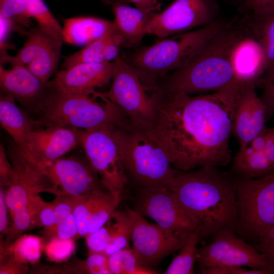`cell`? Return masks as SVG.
Instances as JSON below:
<instances>
[{
	"instance_id": "obj_1",
	"label": "cell",
	"mask_w": 274,
	"mask_h": 274,
	"mask_svg": "<svg viewBox=\"0 0 274 274\" xmlns=\"http://www.w3.org/2000/svg\"><path fill=\"white\" fill-rule=\"evenodd\" d=\"M239 86L196 95L164 94L155 125L148 132L175 169L217 168L230 163L229 140Z\"/></svg>"
},
{
	"instance_id": "obj_2",
	"label": "cell",
	"mask_w": 274,
	"mask_h": 274,
	"mask_svg": "<svg viewBox=\"0 0 274 274\" xmlns=\"http://www.w3.org/2000/svg\"><path fill=\"white\" fill-rule=\"evenodd\" d=\"M181 206L199 224L207 235L238 224L235 183L216 167L189 172L176 169L168 188Z\"/></svg>"
},
{
	"instance_id": "obj_3",
	"label": "cell",
	"mask_w": 274,
	"mask_h": 274,
	"mask_svg": "<svg viewBox=\"0 0 274 274\" xmlns=\"http://www.w3.org/2000/svg\"><path fill=\"white\" fill-rule=\"evenodd\" d=\"M242 26L229 24L185 66L159 79L164 94L214 92L239 84L231 62L233 45Z\"/></svg>"
},
{
	"instance_id": "obj_4",
	"label": "cell",
	"mask_w": 274,
	"mask_h": 274,
	"mask_svg": "<svg viewBox=\"0 0 274 274\" xmlns=\"http://www.w3.org/2000/svg\"><path fill=\"white\" fill-rule=\"evenodd\" d=\"M113 133L129 184L136 190L168 189L176 169L155 139L129 121L113 125Z\"/></svg>"
},
{
	"instance_id": "obj_5",
	"label": "cell",
	"mask_w": 274,
	"mask_h": 274,
	"mask_svg": "<svg viewBox=\"0 0 274 274\" xmlns=\"http://www.w3.org/2000/svg\"><path fill=\"white\" fill-rule=\"evenodd\" d=\"M36 109L41 123L88 129L128 121L122 111L96 90L66 92L50 88Z\"/></svg>"
},
{
	"instance_id": "obj_6",
	"label": "cell",
	"mask_w": 274,
	"mask_h": 274,
	"mask_svg": "<svg viewBox=\"0 0 274 274\" xmlns=\"http://www.w3.org/2000/svg\"><path fill=\"white\" fill-rule=\"evenodd\" d=\"M114 61L112 84L104 94L122 111L131 124L150 131L164 96L160 78L139 70L119 55Z\"/></svg>"
},
{
	"instance_id": "obj_7",
	"label": "cell",
	"mask_w": 274,
	"mask_h": 274,
	"mask_svg": "<svg viewBox=\"0 0 274 274\" xmlns=\"http://www.w3.org/2000/svg\"><path fill=\"white\" fill-rule=\"evenodd\" d=\"M228 24L218 19L209 25L161 38L136 51L129 63L144 73L161 78L187 65Z\"/></svg>"
},
{
	"instance_id": "obj_8",
	"label": "cell",
	"mask_w": 274,
	"mask_h": 274,
	"mask_svg": "<svg viewBox=\"0 0 274 274\" xmlns=\"http://www.w3.org/2000/svg\"><path fill=\"white\" fill-rule=\"evenodd\" d=\"M78 129L79 145L110 192H122L129 184L113 133V126Z\"/></svg>"
},
{
	"instance_id": "obj_9",
	"label": "cell",
	"mask_w": 274,
	"mask_h": 274,
	"mask_svg": "<svg viewBox=\"0 0 274 274\" xmlns=\"http://www.w3.org/2000/svg\"><path fill=\"white\" fill-rule=\"evenodd\" d=\"M235 183L238 224L259 237L274 226V171L265 176Z\"/></svg>"
},
{
	"instance_id": "obj_10",
	"label": "cell",
	"mask_w": 274,
	"mask_h": 274,
	"mask_svg": "<svg viewBox=\"0 0 274 274\" xmlns=\"http://www.w3.org/2000/svg\"><path fill=\"white\" fill-rule=\"evenodd\" d=\"M215 0H174L165 9L153 14L146 34L164 38L209 25L217 19Z\"/></svg>"
},
{
	"instance_id": "obj_11",
	"label": "cell",
	"mask_w": 274,
	"mask_h": 274,
	"mask_svg": "<svg viewBox=\"0 0 274 274\" xmlns=\"http://www.w3.org/2000/svg\"><path fill=\"white\" fill-rule=\"evenodd\" d=\"M134 210L142 216L150 218L161 227L187 237L195 231L207 236L198 222L181 206L166 188L137 190Z\"/></svg>"
},
{
	"instance_id": "obj_12",
	"label": "cell",
	"mask_w": 274,
	"mask_h": 274,
	"mask_svg": "<svg viewBox=\"0 0 274 274\" xmlns=\"http://www.w3.org/2000/svg\"><path fill=\"white\" fill-rule=\"evenodd\" d=\"M7 153L13 167L11 184L5 192L11 215L41 192L56 195L62 194L45 173L31 161L14 142L9 146Z\"/></svg>"
},
{
	"instance_id": "obj_13",
	"label": "cell",
	"mask_w": 274,
	"mask_h": 274,
	"mask_svg": "<svg viewBox=\"0 0 274 274\" xmlns=\"http://www.w3.org/2000/svg\"><path fill=\"white\" fill-rule=\"evenodd\" d=\"M215 234L210 243L197 250L196 261L200 270L214 265H225L248 266L270 271L265 256L237 237L232 229H223Z\"/></svg>"
},
{
	"instance_id": "obj_14",
	"label": "cell",
	"mask_w": 274,
	"mask_h": 274,
	"mask_svg": "<svg viewBox=\"0 0 274 274\" xmlns=\"http://www.w3.org/2000/svg\"><path fill=\"white\" fill-rule=\"evenodd\" d=\"M126 211L133 221L131 248L140 262L148 268L154 269L163 258L179 250L188 236H182L149 223L134 209L126 208Z\"/></svg>"
},
{
	"instance_id": "obj_15",
	"label": "cell",
	"mask_w": 274,
	"mask_h": 274,
	"mask_svg": "<svg viewBox=\"0 0 274 274\" xmlns=\"http://www.w3.org/2000/svg\"><path fill=\"white\" fill-rule=\"evenodd\" d=\"M40 167L62 194L79 196L107 190L88 160L61 157Z\"/></svg>"
},
{
	"instance_id": "obj_16",
	"label": "cell",
	"mask_w": 274,
	"mask_h": 274,
	"mask_svg": "<svg viewBox=\"0 0 274 274\" xmlns=\"http://www.w3.org/2000/svg\"><path fill=\"white\" fill-rule=\"evenodd\" d=\"M256 84H239L234 107L232 134L239 149L244 148L265 127L266 109L256 90Z\"/></svg>"
},
{
	"instance_id": "obj_17",
	"label": "cell",
	"mask_w": 274,
	"mask_h": 274,
	"mask_svg": "<svg viewBox=\"0 0 274 274\" xmlns=\"http://www.w3.org/2000/svg\"><path fill=\"white\" fill-rule=\"evenodd\" d=\"M28 158L40 167L61 157L79 145L78 129L57 125L33 129L27 138Z\"/></svg>"
},
{
	"instance_id": "obj_18",
	"label": "cell",
	"mask_w": 274,
	"mask_h": 274,
	"mask_svg": "<svg viewBox=\"0 0 274 274\" xmlns=\"http://www.w3.org/2000/svg\"><path fill=\"white\" fill-rule=\"evenodd\" d=\"M114 61L101 63H81L56 73L48 85L50 88L66 92L95 90L112 80Z\"/></svg>"
},
{
	"instance_id": "obj_19",
	"label": "cell",
	"mask_w": 274,
	"mask_h": 274,
	"mask_svg": "<svg viewBox=\"0 0 274 274\" xmlns=\"http://www.w3.org/2000/svg\"><path fill=\"white\" fill-rule=\"evenodd\" d=\"M231 62L239 84H259L266 68L261 46L245 23L242 26L231 52Z\"/></svg>"
},
{
	"instance_id": "obj_20",
	"label": "cell",
	"mask_w": 274,
	"mask_h": 274,
	"mask_svg": "<svg viewBox=\"0 0 274 274\" xmlns=\"http://www.w3.org/2000/svg\"><path fill=\"white\" fill-rule=\"evenodd\" d=\"M0 87L3 93L13 96L25 107L35 109L50 89L48 83L22 65L7 70L1 65Z\"/></svg>"
},
{
	"instance_id": "obj_21",
	"label": "cell",
	"mask_w": 274,
	"mask_h": 274,
	"mask_svg": "<svg viewBox=\"0 0 274 274\" xmlns=\"http://www.w3.org/2000/svg\"><path fill=\"white\" fill-rule=\"evenodd\" d=\"M232 168L245 179L261 177L274 171V125L267 127L266 142L262 148L255 151L238 150Z\"/></svg>"
},
{
	"instance_id": "obj_22",
	"label": "cell",
	"mask_w": 274,
	"mask_h": 274,
	"mask_svg": "<svg viewBox=\"0 0 274 274\" xmlns=\"http://www.w3.org/2000/svg\"><path fill=\"white\" fill-rule=\"evenodd\" d=\"M123 45V38L114 23L102 37L79 51L64 57L62 66L65 69L81 63L113 61L119 56V49Z\"/></svg>"
},
{
	"instance_id": "obj_23",
	"label": "cell",
	"mask_w": 274,
	"mask_h": 274,
	"mask_svg": "<svg viewBox=\"0 0 274 274\" xmlns=\"http://www.w3.org/2000/svg\"><path fill=\"white\" fill-rule=\"evenodd\" d=\"M0 123L13 142L28 157V136L39 123L29 118L18 107L13 96L3 93L0 97Z\"/></svg>"
},
{
	"instance_id": "obj_24",
	"label": "cell",
	"mask_w": 274,
	"mask_h": 274,
	"mask_svg": "<svg viewBox=\"0 0 274 274\" xmlns=\"http://www.w3.org/2000/svg\"><path fill=\"white\" fill-rule=\"evenodd\" d=\"M112 5L114 22L123 38V46H137L146 35V26L154 13L144 12L120 1Z\"/></svg>"
},
{
	"instance_id": "obj_25",
	"label": "cell",
	"mask_w": 274,
	"mask_h": 274,
	"mask_svg": "<svg viewBox=\"0 0 274 274\" xmlns=\"http://www.w3.org/2000/svg\"><path fill=\"white\" fill-rule=\"evenodd\" d=\"M114 23V21L92 16L64 19L63 42L74 45H86L102 37Z\"/></svg>"
},
{
	"instance_id": "obj_26",
	"label": "cell",
	"mask_w": 274,
	"mask_h": 274,
	"mask_svg": "<svg viewBox=\"0 0 274 274\" xmlns=\"http://www.w3.org/2000/svg\"><path fill=\"white\" fill-rule=\"evenodd\" d=\"M27 36L26 41L15 56L7 53L1 55V64L7 62L11 66H27L41 54L55 38L43 31L39 25L31 28Z\"/></svg>"
},
{
	"instance_id": "obj_27",
	"label": "cell",
	"mask_w": 274,
	"mask_h": 274,
	"mask_svg": "<svg viewBox=\"0 0 274 274\" xmlns=\"http://www.w3.org/2000/svg\"><path fill=\"white\" fill-rule=\"evenodd\" d=\"M45 246L41 238L31 234H22L11 243L1 241V263L13 256L26 263L36 264Z\"/></svg>"
},
{
	"instance_id": "obj_28",
	"label": "cell",
	"mask_w": 274,
	"mask_h": 274,
	"mask_svg": "<svg viewBox=\"0 0 274 274\" xmlns=\"http://www.w3.org/2000/svg\"><path fill=\"white\" fill-rule=\"evenodd\" d=\"M245 22L262 48L266 59V68L273 65L274 12L263 14L250 13L246 18Z\"/></svg>"
},
{
	"instance_id": "obj_29",
	"label": "cell",
	"mask_w": 274,
	"mask_h": 274,
	"mask_svg": "<svg viewBox=\"0 0 274 274\" xmlns=\"http://www.w3.org/2000/svg\"><path fill=\"white\" fill-rule=\"evenodd\" d=\"M107 224L110 238L104 253L109 256L121 249L129 248L133 224L130 214L126 211H115Z\"/></svg>"
},
{
	"instance_id": "obj_30",
	"label": "cell",
	"mask_w": 274,
	"mask_h": 274,
	"mask_svg": "<svg viewBox=\"0 0 274 274\" xmlns=\"http://www.w3.org/2000/svg\"><path fill=\"white\" fill-rule=\"evenodd\" d=\"M205 236L202 232L199 231L193 232L188 235L164 273H193L197 259V245Z\"/></svg>"
},
{
	"instance_id": "obj_31",
	"label": "cell",
	"mask_w": 274,
	"mask_h": 274,
	"mask_svg": "<svg viewBox=\"0 0 274 274\" xmlns=\"http://www.w3.org/2000/svg\"><path fill=\"white\" fill-rule=\"evenodd\" d=\"M40 197L39 194L36 195L25 206L11 215L12 223L5 234L7 242L11 243L25 232L41 227L37 216Z\"/></svg>"
},
{
	"instance_id": "obj_32",
	"label": "cell",
	"mask_w": 274,
	"mask_h": 274,
	"mask_svg": "<svg viewBox=\"0 0 274 274\" xmlns=\"http://www.w3.org/2000/svg\"><path fill=\"white\" fill-rule=\"evenodd\" d=\"M63 41L54 38L41 54L26 67L45 83L56 70Z\"/></svg>"
},
{
	"instance_id": "obj_33",
	"label": "cell",
	"mask_w": 274,
	"mask_h": 274,
	"mask_svg": "<svg viewBox=\"0 0 274 274\" xmlns=\"http://www.w3.org/2000/svg\"><path fill=\"white\" fill-rule=\"evenodd\" d=\"M122 192H110L107 190L98 192L93 209L88 234L107 223L121 201Z\"/></svg>"
},
{
	"instance_id": "obj_34",
	"label": "cell",
	"mask_w": 274,
	"mask_h": 274,
	"mask_svg": "<svg viewBox=\"0 0 274 274\" xmlns=\"http://www.w3.org/2000/svg\"><path fill=\"white\" fill-rule=\"evenodd\" d=\"M111 274H156V270L144 266L131 248L121 249L109 256Z\"/></svg>"
},
{
	"instance_id": "obj_35",
	"label": "cell",
	"mask_w": 274,
	"mask_h": 274,
	"mask_svg": "<svg viewBox=\"0 0 274 274\" xmlns=\"http://www.w3.org/2000/svg\"><path fill=\"white\" fill-rule=\"evenodd\" d=\"M29 17L35 18L39 27L48 34L63 40V27L43 0H26Z\"/></svg>"
},
{
	"instance_id": "obj_36",
	"label": "cell",
	"mask_w": 274,
	"mask_h": 274,
	"mask_svg": "<svg viewBox=\"0 0 274 274\" xmlns=\"http://www.w3.org/2000/svg\"><path fill=\"white\" fill-rule=\"evenodd\" d=\"M64 267L66 273L111 274L109 256L103 253H90L84 260L72 259Z\"/></svg>"
},
{
	"instance_id": "obj_37",
	"label": "cell",
	"mask_w": 274,
	"mask_h": 274,
	"mask_svg": "<svg viewBox=\"0 0 274 274\" xmlns=\"http://www.w3.org/2000/svg\"><path fill=\"white\" fill-rule=\"evenodd\" d=\"M100 190L86 195L76 196L73 214L78 226V237H85L89 233L93 207Z\"/></svg>"
},
{
	"instance_id": "obj_38",
	"label": "cell",
	"mask_w": 274,
	"mask_h": 274,
	"mask_svg": "<svg viewBox=\"0 0 274 274\" xmlns=\"http://www.w3.org/2000/svg\"><path fill=\"white\" fill-rule=\"evenodd\" d=\"M0 15L26 28H31L32 24L26 0H0Z\"/></svg>"
},
{
	"instance_id": "obj_39",
	"label": "cell",
	"mask_w": 274,
	"mask_h": 274,
	"mask_svg": "<svg viewBox=\"0 0 274 274\" xmlns=\"http://www.w3.org/2000/svg\"><path fill=\"white\" fill-rule=\"evenodd\" d=\"M75 249L74 239H62L57 235L51 238L44 247L48 259L56 262L67 260L74 252Z\"/></svg>"
},
{
	"instance_id": "obj_40",
	"label": "cell",
	"mask_w": 274,
	"mask_h": 274,
	"mask_svg": "<svg viewBox=\"0 0 274 274\" xmlns=\"http://www.w3.org/2000/svg\"><path fill=\"white\" fill-rule=\"evenodd\" d=\"M259 83L262 87L260 97L266 107L268 119L274 115V64L266 69Z\"/></svg>"
},
{
	"instance_id": "obj_41",
	"label": "cell",
	"mask_w": 274,
	"mask_h": 274,
	"mask_svg": "<svg viewBox=\"0 0 274 274\" xmlns=\"http://www.w3.org/2000/svg\"><path fill=\"white\" fill-rule=\"evenodd\" d=\"M37 216L40 226L44 228L45 235L48 241L56 235V231L54 208L52 202H46L40 197L37 208Z\"/></svg>"
},
{
	"instance_id": "obj_42",
	"label": "cell",
	"mask_w": 274,
	"mask_h": 274,
	"mask_svg": "<svg viewBox=\"0 0 274 274\" xmlns=\"http://www.w3.org/2000/svg\"><path fill=\"white\" fill-rule=\"evenodd\" d=\"M12 31H16L20 35H27L28 31L25 28L14 21L0 15V49L1 54L7 53L9 49L14 48V45L7 43V40Z\"/></svg>"
},
{
	"instance_id": "obj_43",
	"label": "cell",
	"mask_w": 274,
	"mask_h": 274,
	"mask_svg": "<svg viewBox=\"0 0 274 274\" xmlns=\"http://www.w3.org/2000/svg\"><path fill=\"white\" fill-rule=\"evenodd\" d=\"M85 238L89 253H104L110 242L109 228L107 225H104L95 231L89 233Z\"/></svg>"
},
{
	"instance_id": "obj_44",
	"label": "cell",
	"mask_w": 274,
	"mask_h": 274,
	"mask_svg": "<svg viewBox=\"0 0 274 274\" xmlns=\"http://www.w3.org/2000/svg\"><path fill=\"white\" fill-rule=\"evenodd\" d=\"M76 196L61 194L56 195L52 201L56 225L73 213Z\"/></svg>"
},
{
	"instance_id": "obj_45",
	"label": "cell",
	"mask_w": 274,
	"mask_h": 274,
	"mask_svg": "<svg viewBox=\"0 0 274 274\" xmlns=\"http://www.w3.org/2000/svg\"><path fill=\"white\" fill-rule=\"evenodd\" d=\"M56 235L62 239L78 237V229L73 213L57 224Z\"/></svg>"
},
{
	"instance_id": "obj_46",
	"label": "cell",
	"mask_w": 274,
	"mask_h": 274,
	"mask_svg": "<svg viewBox=\"0 0 274 274\" xmlns=\"http://www.w3.org/2000/svg\"><path fill=\"white\" fill-rule=\"evenodd\" d=\"M243 10L251 14H263L274 12V0H244Z\"/></svg>"
},
{
	"instance_id": "obj_47",
	"label": "cell",
	"mask_w": 274,
	"mask_h": 274,
	"mask_svg": "<svg viewBox=\"0 0 274 274\" xmlns=\"http://www.w3.org/2000/svg\"><path fill=\"white\" fill-rule=\"evenodd\" d=\"M6 151L3 145L0 146V183L1 187H9L13 167L7 157Z\"/></svg>"
},
{
	"instance_id": "obj_48",
	"label": "cell",
	"mask_w": 274,
	"mask_h": 274,
	"mask_svg": "<svg viewBox=\"0 0 274 274\" xmlns=\"http://www.w3.org/2000/svg\"><path fill=\"white\" fill-rule=\"evenodd\" d=\"M27 263L21 261L13 256L1 263V274H22L27 272Z\"/></svg>"
},
{
	"instance_id": "obj_49",
	"label": "cell",
	"mask_w": 274,
	"mask_h": 274,
	"mask_svg": "<svg viewBox=\"0 0 274 274\" xmlns=\"http://www.w3.org/2000/svg\"><path fill=\"white\" fill-rule=\"evenodd\" d=\"M8 208L5 198V192L2 187L0 189V232L4 235L8 228Z\"/></svg>"
},
{
	"instance_id": "obj_50",
	"label": "cell",
	"mask_w": 274,
	"mask_h": 274,
	"mask_svg": "<svg viewBox=\"0 0 274 274\" xmlns=\"http://www.w3.org/2000/svg\"><path fill=\"white\" fill-rule=\"evenodd\" d=\"M134 5L135 7L147 13H154L159 10V0H125Z\"/></svg>"
},
{
	"instance_id": "obj_51",
	"label": "cell",
	"mask_w": 274,
	"mask_h": 274,
	"mask_svg": "<svg viewBox=\"0 0 274 274\" xmlns=\"http://www.w3.org/2000/svg\"><path fill=\"white\" fill-rule=\"evenodd\" d=\"M260 251L266 257L269 264V269L274 273V241L265 244L259 245Z\"/></svg>"
},
{
	"instance_id": "obj_52",
	"label": "cell",
	"mask_w": 274,
	"mask_h": 274,
	"mask_svg": "<svg viewBox=\"0 0 274 274\" xmlns=\"http://www.w3.org/2000/svg\"><path fill=\"white\" fill-rule=\"evenodd\" d=\"M105 2H107L108 3H111L113 4V3L120 1V0H104Z\"/></svg>"
}]
</instances>
